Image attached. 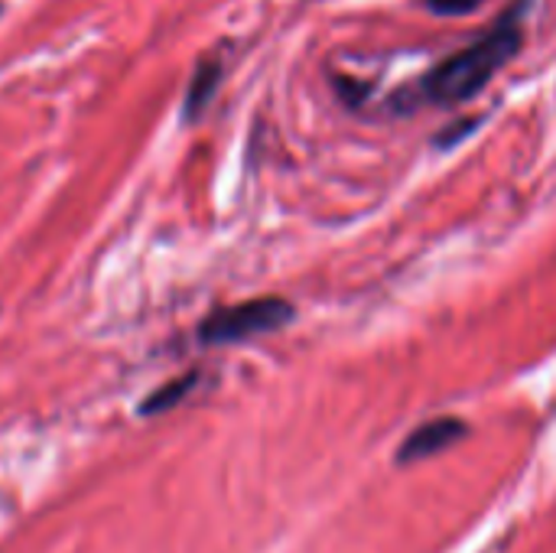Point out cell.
<instances>
[{
  "instance_id": "cell-1",
  "label": "cell",
  "mask_w": 556,
  "mask_h": 553,
  "mask_svg": "<svg viewBox=\"0 0 556 553\" xmlns=\"http://www.w3.org/2000/svg\"><path fill=\"white\" fill-rule=\"evenodd\" d=\"M521 39H525V29H521V3H518L472 46H466L463 52L440 62L420 81L417 98L427 104H463V101L476 98L495 78V72L518 55Z\"/></svg>"
},
{
  "instance_id": "cell-2",
  "label": "cell",
  "mask_w": 556,
  "mask_h": 553,
  "mask_svg": "<svg viewBox=\"0 0 556 553\" xmlns=\"http://www.w3.org/2000/svg\"><path fill=\"white\" fill-rule=\"evenodd\" d=\"M293 319V306L280 297H257V300H244L225 310H215L202 326H199V339L205 345H238L267 332L283 329Z\"/></svg>"
},
{
  "instance_id": "cell-3",
  "label": "cell",
  "mask_w": 556,
  "mask_h": 553,
  "mask_svg": "<svg viewBox=\"0 0 556 553\" xmlns=\"http://www.w3.org/2000/svg\"><path fill=\"white\" fill-rule=\"evenodd\" d=\"M469 433V427L459 417H437L424 427H417L397 450V463L410 466V463H424L433 460L446 450H453L463 437Z\"/></svg>"
},
{
  "instance_id": "cell-4",
  "label": "cell",
  "mask_w": 556,
  "mask_h": 553,
  "mask_svg": "<svg viewBox=\"0 0 556 553\" xmlns=\"http://www.w3.org/2000/svg\"><path fill=\"white\" fill-rule=\"evenodd\" d=\"M195 381H199L195 372H189V375H182V378H173L169 385L156 388V391L140 404V414H143V417H150V414H166L169 407H176L179 401H186V394L195 388Z\"/></svg>"
},
{
  "instance_id": "cell-5",
  "label": "cell",
  "mask_w": 556,
  "mask_h": 553,
  "mask_svg": "<svg viewBox=\"0 0 556 553\" xmlns=\"http://www.w3.org/2000/svg\"><path fill=\"white\" fill-rule=\"evenodd\" d=\"M218 78H222L218 65H202V68H199V75H195V81H192V88H189V101H186V114H189V117H195V114L208 104V98H212Z\"/></svg>"
},
{
  "instance_id": "cell-6",
  "label": "cell",
  "mask_w": 556,
  "mask_h": 553,
  "mask_svg": "<svg viewBox=\"0 0 556 553\" xmlns=\"http://www.w3.org/2000/svg\"><path fill=\"white\" fill-rule=\"evenodd\" d=\"M482 0H427V7L440 16H466L479 7Z\"/></svg>"
}]
</instances>
